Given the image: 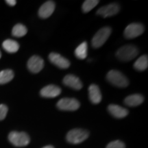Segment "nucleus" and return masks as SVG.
Masks as SVG:
<instances>
[{"label":"nucleus","mask_w":148,"mask_h":148,"mask_svg":"<svg viewBox=\"0 0 148 148\" xmlns=\"http://www.w3.org/2000/svg\"><path fill=\"white\" fill-rule=\"evenodd\" d=\"M55 3L52 1H47L44 3L38 10V15L42 18L49 17L55 10Z\"/></svg>","instance_id":"9b49d317"},{"label":"nucleus","mask_w":148,"mask_h":148,"mask_svg":"<svg viewBox=\"0 0 148 148\" xmlns=\"http://www.w3.org/2000/svg\"><path fill=\"white\" fill-rule=\"evenodd\" d=\"M79 106L80 103L74 98H62L57 103V107L62 110H76Z\"/></svg>","instance_id":"423d86ee"},{"label":"nucleus","mask_w":148,"mask_h":148,"mask_svg":"<svg viewBox=\"0 0 148 148\" xmlns=\"http://www.w3.org/2000/svg\"><path fill=\"white\" fill-rule=\"evenodd\" d=\"M5 3L8 5H10V6H14V5H16V1L15 0H6V1H5Z\"/></svg>","instance_id":"393cba45"},{"label":"nucleus","mask_w":148,"mask_h":148,"mask_svg":"<svg viewBox=\"0 0 148 148\" xmlns=\"http://www.w3.org/2000/svg\"><path fill=\"white\" fill-rule=\"evenodd\" d=\"M13 77L14 73L12 70H3L0 72V84H4L10 82Z\"/></svg>","instance_id":"aec40b11"},{"label":"nucleus","mask_w":148,"mask_h":148,"mask_svg":"<svg viewBox=\"0 0 148 148\" xmlns=\"http://www.w3.org/2000/svg\"><path fill=\"white\" fill-rule=\"evenodd\" d=\"M44 61L38 56H33L27 62V68L33 73H37L42 69Z\"/></svg>","instance_id":"1a4fd4ad"},{"label":"nucleus","mask_w":148,"mask_h":148,"mask_svg":"<svg viewBox=\"0 0 148 148\" xmlns=\"http://www.w3.org/2000/svg\"><path fill=\"white\" fill-rule=\"evenodd\" d=\"M63 83L66 86H69L75 90H79L82 88V83L80 79L71 74H69L64 77Z\"/></svg>","instance_id":"ddd939ff"},{"label":"nucleus","mask_w":148,"mask_h":148,"mask_svg":"<svg viewBox=\"0 0 148 148\" xmlns=\"http://www.w3.org/2000/svg\"><path fill=\"white\" fill-rule=\"evenodd\" d=\"M99 2L98 0H86L83 3L82 10L84 12H88L95 8Z\"/></svg>","instance_id":"4be33fe9"},{"label":"nucleus","mask_w":148,"mask_h":148,"mask_svg":"<svg viewBox=\"0 0 148 148\" xmlns=\"http://www.w3.org/2000/svg\"><path fill=\"white\" fill-rule=\"evenodd\" d=\"M8 139L12 145L16 147H24L29 143L30 139L25 132H11L8 135Z\"/></svg>","instance_id":"39448f33"},{"label":"nucleus","mask_w":148,"mask_h":148,"mask_svg":"<svg viewBox=\"0 0 148 148\" xmlns=\"http://www.w3.org/2000/svg\"><path fill=\"white\" fill-rule=\"evenodd\" d=\"M106 78L110 84L117 87H126L129 84V81L123 73L116 70H111L107 73Z\"/></svg>","instance_id":"f03ea898"},{"label":"nucleus","mask_w":148,"mask_h":148,"mask_svg":"<svg viewBox=\"0 0 148 148\" xmlns=\"http://www.w3.org/2000/svg\"><path fill=\"white\" fill-rule=\"evenodd\" d=\"M61 92V89L58 86L50 84L45 86L40 90V95L47 98H52L58 96Z\"/></svg>","instance_id":"f8f14e48"},{"label":"nucleus","mask_w":148,"mask_h":148,"mask_svg":"<svg viewBox=\"0 0 148 148\" xmlns=\"http://www.w3.org/2000/svg\"><path fill=\"white\" fill-rule=\"evenodd\" d=\"M106 148H125V144L121 142V140H116L114 141L110 142L108 145L106 146Z\"/></svg>","instance_id":"5701e85b"},{"label":"nucleus","mask_w":148,"mask_h":148,"mask_svg":"<svg viewBox=\"0 0 148 148\" xmlns=\"http://www.w3.org/2000/svg\"><path fill=\"white\" fill-rule=\"evenodd\" d=\"M2 47L8 53H15L19 49V45L18 42L11 39L4 40L2 43Z\"/></svg>","instance_id":"f3484780"},{"label":"nucleus","mask_w":148,"mask_h":148,"mask_svg":"<svg viewBox=\"0 0 148 148\" xmlns=\"http://www.w3.org/2000/svg\"><path fill=\"white\" fill-rule=\"evenodd\" d=\"M143 100L144 98L141 95L134 94V95H129L127 97H125V99H124V103L127 106L134 107L137 106L138 105H140V103H143Z\"/></svg>","instance_id":"dca6fc26"},{"label":"nucleus","mask_w":148,"mask_h":148,"mask_svg":"<svg viewBox=\"0 0 148 148\" xmlns=\"http://www.w3.org/2000/svg\"><path fill=\"white\" fill-rule=\"evenodd\" d=\"M87 49L88 45L87 42H83L80 45L77 46V47L75 50V55L78 59L83 60L87 56Z\"/></svg>","instance_id":"a211bd4d"},{"label":"nucleus","mask_w":148,"mask_h":148,"mask_svg":"<svg viewBox=\"0 0 148 148\" xmlns=\"http://www.w3.org/2000/svg\"><path fill=\"white\" fill-rule=\"evenodd\" d=\"M89 133L87 130L83 129H73L66 134V140L69 143L78 144L84 141L88 137Z\"/></svg>","instance_id":"7ed1b4c3"},{"label":"nucleus","mask_w":148,"mask_h":148,"mask_svg":"<svg viewBox=\"0 0 148 148\" xmlns=\"http://www.w3.org/2000/svg\"><path fill=\"white\" fill-rule=\"evenodd\" d=\"M27 29L25 25L22 24H16L12 30V34L15 37H22L27 34Z\"/></svg>","instance_id":"412c9836"},{"label":"nucleus","mask_w":148,"mask_h":148,"mask_svg":"<svg viewBox=\"0 0 148 148\" xmlns=\"http://www.w3.org/2000/svg\"><path fill=\"white\" fill-rule=\"evenodd\" d=\"M112 32L109 27H104L99 29L92 39V46L94 48H99L106 42Z\"/></svg>","instance_id":"20e7f679"},{"label":"nucleus","mask_w":148,"mask_h":148,"mask_svg":"<svg viewBox=\"0 0 148 148\" xmlns=\"http://www.w3.org/2000/svg\"><path fill=\"white\" fill-rule=\"evenodd\" d=\"M42 148H53V146H51V145H47V146H45V147H44Z\"/></svg>","instance_id":"a878e982"},{"label":"nucleus","mask_w":148,"mask_h":148,"mask_svg":"<svg viewBox=\"0 0 148 148\" xmlns=\"http://www.w3.org/2000/svg\"><path fill=\"white\" fill-rule=\"evenodd\" d=\"M144 32V27L140 23H131L125 27L124 36L127 38H134L139 36Z\"/></svg>","instance_id":"0eeeda50"},{"label":"nucleus","mask_w":148,"mask_h":148,"mask_svg":"<svg viewBox=\"0 0 148 148\" xmlns=\"http://www.w3.org/2000/svg\"><path fill=\"white\" fill-rule=\"evenodd\" d=\"M8 112V107L4 104H0V121L4 119Z\"/></svg>","instance_id":"b1692460"},{"label":"nucleus","mask_w":148,"mask_h":148,"mask_svg":"<svg viewBox=\"0 0 148 148\" xmlns=\"http://www.w3.org/2000/svg\"><path fill=\"white\" fill-rule=\"evenodd\" d=\"M108 110L112 116L118 118V119H121V118L125 117L128 114V111L127 109L116 104L109 105Z\"/></svg>","instance_id":"2eb2a0df"},{"label":"nucleus","mask_w":148,"mask_h":148,"mask_svg":"<svg viewBox=\"0 0 148 148\" xmlns=\"http://www.w3.org/2000/svg\"><path fill=\"white\" fill-rule=\"evenodd\" d=\"M119 5L117 3H113L99 8L97 11V14L98 15L103 16V18H106L115 15L119 12Z\"/></svg>","instance_id":"6e6552de"},{"label":"nucleus","mask_w":148,"mask_h":148,"mask_svg":"<svg viewBox=\"0 0 148 148\" xmlns=\"http://www.w3.org/2000/svg\"><path fill=\"white\" fill-rule=\"evenodd\" d=\"M88 95L90 101L93 103H99L102 99L100 89L96 84H91L88 87Z\"/></svg>","instance_id":"4468645a"},{"label":"nucleus","mask_w":148,"mask_h":148,"mask_svg":"<svg viewBox=\"0 0 148 148\" xmlns=\"http://www.w3.org/2000/svg\"><path fill=\"white\" fill-rule=\"evenodd\" d=\"M1 51H0V58H1Z\"/></svg>","instance_id":"bb28decb"},{"label":"nucleus","mask_w":148,"mask_h":148,"mask_svg":"<svg viewBox=\"0 0 148 148\" xmlns=\"http://www.w3.org/2000/svg\"><path fill=\"white\" fill-rule=\"evenodd\" d=\"M138 54V49L136 46L132 45H124L118 49L116 56L119 60L127 62L132 60Z\"/></svg>","instance_id":"f257e3e1"},{"label":"nucleus","mask_w":148,"mask_h":148,"mask_svg":"<svg viewBox=\"0 0 148 148\" xmlns=\"http://www.w3.org/2000/svg\"><path fill=\"white\" fill-rule=\"evenodd\" d=\"M148 66V58L147 55H143L138 58L134 64V69L138 71H144Z\"/></svg>","instance_id":"6ab92c4d"},{"label":"nucleus","mask_w":148,"mask_h":148,"mask_svg":"<svg viewBox=\"0 0 148 148\" xmlns=\"http://www.w3.org/2000/svg\"><path fill=\"white\" fill-rule=\"evenodd\" d=\"M49 59L51 63L60 69H67L70 66L69 61L57 53H51L49 55Z\"/></svg>","instance_id":"9d476101"}]
</instances>
